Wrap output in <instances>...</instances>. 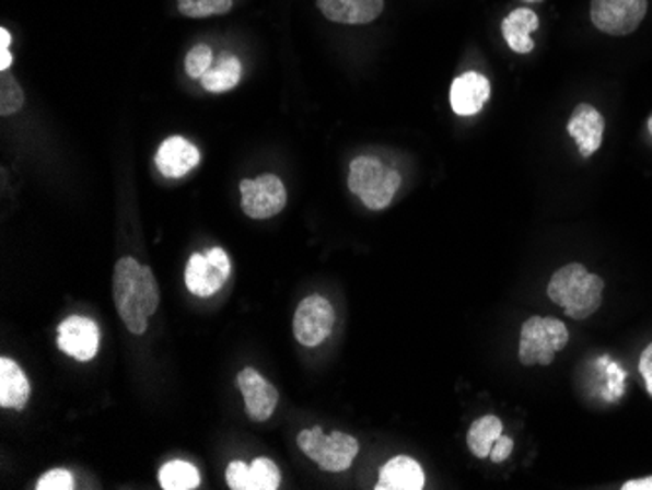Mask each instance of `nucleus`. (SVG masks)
<instances>
[{"mask_svg":"<svg viewBox=\"0 0 652 490\" xmlns=\"http://www.w3.org/2000/svg\"><path fill=\"white\" fill-rule=\"evenodd\" d=\"M243 67L235 55H221L216 65H211L208 73L201 77V86L208 92H226L235 89L241 81Z\"/></svg>","mask_w":652,"mask_h":490,"instance_id":"nucleus-19","label":"nucleus"},{"mask_svg":"<svg viewBox=\"0 0 652 490\" xmlns=\"http://www.w3.org/2000/svg\"><path fill=\"white\" fill-rule=\"evenodd\" d=\"M649 0H592L590 19L609 36H629L641 26Z\"/></svg>","mask_w":652,"mask_h":490,"instance_id":"nucleus-7","label":"nucleus"},{"mask_svg":"<svg viewBox=\"0 0 652 490\" xmlns=\"http://www.w3.org/2000/svg\"><path fill=\"white\" fill-rule=\"evenodd\" d=\"M37 490H73L74 477L67 469H51L39 481Z\"/></svg>","mask_w":652,"mask_h":490,"instance_id":"nucleus-27","label":"nucleus"},{"mask_svg":"<svg viewBox=\"0 0 652 490\" xmlns=\"http://www.w3.org/2000/svg\"><path fill=\"white\" fill-rule=\"evenodd\" d=\"M32 395L26 373L9 358L0 360V407L2 409H24Z\"/></svg>","mask_w":652,"mask_h":490,"instance_id":"nucleus-17","label":"nucleus"},{"mask_svg":"<svg viewBox=\"0 0 652 490\" xmlns=\"http://www.w3.org/2000/svg\"><path fill=\"white\" fill-rule=\"evenodd\" d=\"M624 490H652V475L651 477H643V479H633V481H627Z\"/></svg>","mask_w":652,"mask_h":490,"instance_id":"nucleus-30","label":"nucleus"},{"mask_svg":"<svg viewBox=\"0 0 652 490\" xmlns=\"http://www.w3.org/2000/svg\"><path fill=\"white\" fill-rule=\"evenodd\" d=\"M512 450H514V440L508 436H500L494 445H492V450H490V459H492V464H504L508 457L512 455Z\"/></svg>","mask_w":652,"mask_h":490,"instance_id":"nucleus-28","label":"nucleus"},{"mask_svg":"<svg viewBox=\"0 0 652 490\" xmlns=\"http://www.w3.org/2000/svg\"><path fill=\"white\" fill-rule=\"evenodd\" d=\"M649 131H651V136H652V116H651V118H649Z\"/></svg>","mask_w":652,"mask_h":490,"instance_id":"nucleus-33","label":"nucleus"},{"mask_svg":"<svg viewBox=\"0 0 652 490\" xmlns=\"http://www.w3.org/2000/svg\"><path fill=\"white\" fill-rule=\"evenodd\" d=\"M24 106V92L12 77H2L0 81V114L7 118L16 114Z\"/></svg>","mask_w":652,"mask_h":490,"instance_id":"nucleus-24","label":"nucleus"},{"mask_svg":"<svg viewBox=\"0 0 652 490\" xmlns=\"http://www.w3.org/2000/svg\"><path fill=\"white\" fill-rule=\"evenodd\" d=\"M526 2H542V0H526Z\"/></svg>","mask_w":652,"mask_h":490,"instance_id":"nucleus-34","label":"nucleus"},{"mask_svg":"<svg viewBox=\"0 0 652 490\" xmlns=\"http://www.w3.org/2000/svg\"><path fill=\"white\" fill-rule=\"evenodd\" d=\"M159 283L149 266L136 258H119L114 268V303L131 335H145L149 317L159 310Z\"/></svg>","mask_w":652,"mask_h":490,"instance_id":"nucleus-1","label":"nucleus"},{"mask_svg":"<svg viewBox=\"0 0 652 490\" xmlns=\"http://www.w3.org/2000/svg\"><path fill=\"white\" fill-rule=\"evenodd\" d=\"M377 490H420L424 489V471L408 455H397L381 467Z\"/></svg>","mask_w":652,"mask_h":490,"instance_id":"nucleus-16","label":"nucleus"},{"mask_svg":"<svg viewBox=\"0 0 652 490\" xmlns=\"http://www.w3.org/2000/svg\"><path fill=\"white\" fill-rule=\"evenodd\" d=\"M567 345L569 328L562 320L552 317H529L522 325L517 358L526 368H532L535 363L551 365L555 354L564 350Z\"/></svg>","mask_w":652,"mask_h":490,"instance_id":"nucleus-4","label":"nucleus"},{"mask_svg":"<svg viewBox=\"0 0 652 490\" xmlns=\"http://www.w3.org/2000/svg\"><path fill=\"white\" fill-rule=\"evenodd\" d=\"M298 445L323 471L330 472L346 471L353 464L356 455L360 454V444L356 438L338 430L325 436L321 427L300 432Z\"/></svg>","mask_w":652,"mask_h":490,"instance_id":"nucleus-5","label":"nucleus"},{"mask_svg":"<svg viewBox=\"0 0 652 490\" xmlns=\"http://www.w3.org/2000/svg\"><path fill=\"white\" fill-rule=\"evenodd\" d=\"M639 372L643 375L644 387H647V393H649V397L652 399V342L644 348L643 354H641Z\"/></svg>","mask_w":652,"mask_h":490,"instance_id":"nucleus-29","label":"nucleus"},{"mask_svg":"<svg viewBox=\"0 0 652 490\" xmlns=\"http://www.w3.org/2000/svg\"><path fill=\"white\" fill-rule=\"evenodd\" d=\"M231 276V260L223 248H211L208 253L190 256L184 282L198 298H211L223 290Z\"/></svg>","mask_w":652,"mask_h":490,"instance_id":"nucleus-6","label":"nucleus"},{"mask_svg":"<svg viewBox=\"0 0 652 490\" xmlns=\"http://www.w3.org/2000/svg\"><path fill=\"white\" fill-rule=\"evenodd\" d=\"M198 147L191 145L184 137H168L156 151V168L166 178H182L200 164Z\"/></svg>","mask_w":652,"mask_h":490,"instance_id":"nucleus-13","label":"nucleus"},{"mask_svg":"<svg viewBox=\"0 0 652 490\" xmlns=\"http://www.w3.org/2000/svg\"><path fill=\"white\" fill-rule=\"evenodd\" d=\"M490 98V82L479 73L457 77L450 91V104L457 116H475Z\"/></svg>","mask_w":652,"mask_h":490,"instance_id":"nucleus-14","label":"nucleus"},{"mask_svg":"<svg viewBox=\"0 0 652 490\" xmlns=\"http://www.w3.org/2000/svg\"><path fill=\"white\" fill-rule=\"evenodd\" d=\"M10 44H12V36L7 27H2L0 30V49H9Z\"/></svg>","mask_w":652,"mask_h":490,"instance_id":"nucleus-32","label":"nucleus"},{"mask_svg":"<svg viewBox=\"0 0 652 490\" xmlns=\"http://www.w3.org/2000/svg\"><path fill=\"white\" fill-rule=\"evenodd\" d=\"M325 19L338 24H370L383 12V0H317Z\"/></svg>","mask_w":652,"mask_h":490,"instance_id":"nucleus-15","label":"nucleus"},{"mask_svg":"<svg viewBox=\"0 0 652 490\" xmlns=\"http://www.w3.org/2000/svg\"><path fill=\"white\" fill-rule=\"evenodd\" d=\"M253 472V490H278L281 485V472L278 465L268 457H258L251 464Z\"/></svg>","mask_w":652,"mask_h":490,"instance_id":"nucleus-23","label":"nucleus"},{"mask_svg":"<svg viewBox=\"0 0 652 490\" xmlns=\"http://www.w3.org/2000/svg\"><path fill=\"white\" fill-rule=\"evenodd\" d=\"M14 61V57L10 54V49H0V71H9L10 65Z\"/></svg>","mask_w":652,"mask_h":490,"instance_id":"nucleus-31","label":"nucleus"},{"mask_svg":"<svg viewBox=\"0 0 652 490\" xmlns=\"http://www.w3.org/2000/svg\"><path fill=\"white\" fill-rule=\"evenodd\" d=\"M233 9V0H178V10L186 19L221 16Z\"/></svg>","mask_w":652,"mask_h":490,"instance_id":"nucleus-22","label":"nucleus"},{"mask_svg":"<svg viewBox=\"0 0 652 490\" xmlns=\"http://www.w3.org/2000/svg\"><path fill=\"white\" fill-rule=\"evenodd\" d=\"M335 310L330 301L323 295H308L307 300L300 303L293 317V335L300 340V345L307 348H317L323 345L326 338L335 328Z\"/></svg>","mask_w":652,"mask_h":490,"instance_id":"nucleus-8","label":"nucleus"},{"mask_svg":"<svg viewBox=\"0 0 652 490\" xmlns=\"http://www.w3.org/2000/svg\"><path fill=\"white\" fill-rule=\"evenodd\" d=\"M236 382L243 393L248 417L256 422H264L272 417L273 410L278 407V400H280V393L272 383L266 382L263 375L253 368H245L243 372L238 373Z\"/></svg>","mask_w":652,"mask_h":490,"instance_id":"nucleus-11","label":"nucleus"},{"mask_svg":"<svg viewBox=\"0 0 652 490\" xmlns=\"http://www.w3.org/2000/svg\"><path fill=\"white\" fill-rule=\"evenodd\" d=\"M226 485L233 490H253V472L245 462L229 464L225 471Z\"/></svg>","mask_w":652,"mask_h":490,"instance_id":"nucleus-26","label":"nucleus"},{"mask_svg":"<svg viewBox=\"0 0 652 490\" xmlns=\"http://www.w3.org/2000/svg\"><path fill=\"white\" fill-rule=\"evenodd\" d=\"M241 196L243 211L253 219L273 218L283 211L288 201L283 182L273 174H263L254 180L241 182Z\"/></svg>","mask_w":652,"mask_h":490,"instance_id":"nucleus-9","label":"nucleus"},{"mask_svg":"<svg viewBox=\"0 0 652 490\" xmlns=\"http://www.w3.org/2000/svg\"><path fill=\"white\" fill-rule=\"evenodd\" d=\"M400 182V174L375 156H358L350 163L348 188L372 211L389 208Z\"/></svg>","mask_w":652,"mask_h":490,"instance_id":"nucleus-3","label":"nucleus"},{"mask_svg":"<svg viewBox=\"0 0 652 490\" xmlns=\"http://www.w3.org/2000/svg\"><path fill=\"white\" fill-rule=\"evenodd\" d=\"M604 288V280L590 273L582 264H567L552 273L547 295L555 305H561L569 317L584 320L599 310Z\"/></svg>","mask_w":652,"mask_h":490,"instance_id":"nucleus-2","label":"nucleus"},{"mask_svg":"<svg viewBox=\"0 0 652 490\" xmlns=\"http://www.w3.org/2000/svg\"><path fill=\"white\" fill-rule=\"evenodd\" d=\"M159 481L164 490H194L200 487V471L182 459H174L161 467L159 471Z\"/></svg>","mask_w":652,"mask_h":490,"instance_id":"nucleus-21","label":"nucleus"},{"mask_svg":"<svg viewBox=\"0 0 652 490\" xmlns=\"http://www.w3.org/2000/svg\"><path fill=\"white\" fill-rule=\"evenodd\" d=\"M213 65V51L209 46H196L186 57V73L191 79H201Z\"/></svg>","mask_w":652,"mask_h":490,"instance_id":"nucleus-25","label":"nucleus"},{"mask_svg":"<svg viewBox=\"0 0 652 490\" xmlns=\"http://www.w3.org/2000/svg\"><path fill=\"white\" fill-rule=\"evenodd\" d=\"M606 121L598 109L590 104H579L569 119V133L579 147L580 155H594L602 147Z\"/></svg>","mask_w":652,"mask_h":490,"instance_id":"nucleus-12","label":"nucleus"},{"mask_svg":"<svg viewBox=\"0 0 652 490\" xmlns=\"http://www.w3.org/2000/svg\"><path fill=\"white\" fill-rule=\"evenodd\" d=\"M57 346L67 355L79 362H89L98 354L101 346V330L98 325L89 317L73 315L65 318L57 328Z\"/></svg>","mask_w":652,"mask_h":490,"instance_id":"nucleus-10","label":"nucleus"},{"mask_svg":"<svg viewBox=\"0 0 652 490\" xmlns=\"http://www.w3.org/2000/svg\"><path fill=\"white\" fill-rule=\"evenodd\" d=\"M500 436H502V420L494 415H487L473 422L467 434V447L471 450L475 457L485 459L489 457L492 445Z\"/></svg>","mask_w":652,"mask_h":490,"instance_id":"nucleus-20","label":"nucleus"},{"mask_svg":"<svg viewBox=\"0 0 652 490\" xmlns=\"http://www.w3.org/2000/svg\"><path fill=\"white\" fill-rule=\"evenodd\" d=\"M539 27V19L534 10L517 9L510 12L502 22V36L508 46L516 54H529L534 49L532 32Z\"/></svg>","mask_w":652,"mask_h":490,"instance_id":"nucleus-18","label":"nucleus"}]
</instances>
